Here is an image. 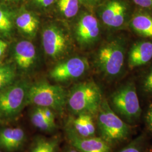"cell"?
Returning a JSON list of instances; mask_svg holds the SVG:
<instances>
[{
    "label": "cell",
    "instance_id": "cell-1",
    "mask_svg": "<svg viewBox=\"0 0 152 152\" xmlns=\"http://www.w3.org/2000/svg\"><path fill=\"white\" fill-rule=\"evenodd\" d=\"M98 126L100 137L111 147L127 140L131 132L130 126L114 112L105 99L98 111Z\"/></svg>",
    "mask_w": 152,
    "mask_h": 152
},
{
    "label": "cell",
    "instance_id": "cell-2",
    "mask_svg": "<svg viewBox=\"0 0 152 152\" xmlns=\"http://www.w3.org/2000/svg\"><path fill=\"white\" fill-rule=\"evenodd\" d=\"M102 101V92L98 85L94 82L86 81L72 88L66 102L73 113L93 115L98 113Z\"/></svg>",
    "mask_w": 152,
    "mask_h": 152
},
{
    "label": "cell",
    "instance_id": "cell-3",
    "mask_svg": "<svg viewBox=\"0 0 152 152\" xmlns=\"http://www.w3.org/2000/svg\"><path fill=\"white\" fill-rule=\"evenodd\" d=\"M126 51V42L122 37L104 44L99 49L96 62L99 69L108 77L114 78L122 73Z\"/></svg>",
    "mask_w": 152,
    "mask_h": 152
},
{
    "label": "cell",
    "instance_id": "cell-4",
    "mask_svg": "<svg viewBox=\"0 0 152 152\" xmlns=\"http://www.w3.org/2000/svg\"><path fill=\"white\" fill-rule=\"evenodd\" d=\"M110 102L114 112L127 122L134 123L140 117L141 107L134 82H127L115 90Z\"/></svg>",
    "mask_w": 152,
    "mask_h": 152
},
{
    "label": "cell",
    "instance_id": "cell-5",
    "mask_svg": "<svg viewBox=\"0 0 152 152\" xmlns=\"http://www.w3.org/2000/svg\"><path fill=\"white\" fill-rule=\"evenodd\" d=\"M67 96L65 90L60 86L39 82L29 87L27 103L61 112L67 102Z\"/></svg>",
    "mask_w": 152,
    "mask_h": 152
},
{
    "label": "cell",
    "instance_id": "cell-6",
    "mask_svg": "<svg viewBox=\"0 0 152 152\" xmlns=\"http://www.w3.org/2000/svg\"><path fill=\"white\" fill-rule=\"evenodd\" d=\"M130 0H104L98 7V15L104 24L120 30L129 24L134 11Z\"/></svg>",
    "mask_w": 152,
    "mask_h": 152
},
{
    "label": "cell",
    "instance_id": "cell-7",
    "mask_svg": "<svg viewBox=\"0 0 152 152\" xmlns=\"http://www.w3.org/2000/svg\"><path fill=\"white\" fill-rule=\"evenodd\" d=\"M29 86L26 82L13 83L0 90V119L16 117L27 103Z\"/></svg>",
    "mask_w": 152,
    "mask_h": 152
},
{
    "label": "cell",
    "instance_id": "cell-8",
    "mask_svg": "<svg viewBox=\"0 0 152 152\" xmlns=\"http://www.w3.org/2000/svg\"><path fill=\"white\" fill-rule=\"evenodd\" d=\"M88 68L87 60L81 57H75L55 66L50 75L56 81H65L83 76Z\"/></svg>",
    "mask_w": 152,
    "mask_h": 152
},
{
    "label": "cell",
    "instance_id": "cell-9",
    "mask_svg": "<svg viewBox=\"0 0 152 152\" xmlns=\"http://www.w3.org/2000/svg\"><path fill=\"white\" fill-rule=\"evenodd\" d=\"M65 133L71 145L80 152H112V147L100 137L80 136L70 125Z\"/></svg>",
    "mask_w": 152,
    "mask_h": 152
},
{
    "label": "cell",
    "instance_id": "cell-10",
    "mask_svg": "<svg viewBox=\"0 0 152 152\" xmlns=\"http://www.w3.org/2000/svg\"><path fill=\"white\" fill-rule=\"evenodd\" d=\"M45 53L53 58L60 57L68 49V40L63 31L54 26L46 28L42 35Z\"/></svg>",
    "mask_w": 152,
    "mask_h": 152
},
{
    "label": "cell",
    "instance_id": "cell-11",
    "mask_svg": "<svg viewBox=\"0 0 152 152\" xmlns=\"http://www.w3.org/2000/svg\"><path fill=\"white\" fill-rule=\"evenodd\" d=\"M100 32V24L97 18L91 13H83L76 28V38L79 44L84 46L94 44L99 37Z\"/></svg>",
    "mask_w": 152,
    "mask_h": 152
},
{
    "label": "cell",
    "instance_id": "cell-12",
    "mask_svg": "<svg viewBox=\"0 0 152 152\" xmlns=\"http://www.w3.org/2000/svg\"><path fill=\"white\" fill-rule=\"evenodd\" d=\"M26 140V134L20 127L0 129V149L14 152L20 149Z\"/></svg>",
    "mask_w": 152,
    "mask_h": 152
},
{
    "label": "cell",
    "instance_id": "cell-13",
    "mask_svg": "<svg viewBox=\"0 0 152 152\" xmlns=\"http://www.w3.org/2000/svg\"><path fill=\"white\" fill-rule=\"evenodd\" d=\"M152 59V41H140L133 44L128 54V65L132 69L148 63Z\"/></svg>",
    "mask_w": 152,
    "mask_h": 152
},
{
    "label": "cell",
    "instance_id": "cell-14",
    "mask_svg": "<svg viewBox=\"0 0 152 152\" xmlns=\"http://www.w3.org/2000/svg\"><path fill=\"white\" fill-rule=\"evenodd\" d=\"M151 11L140 8L132 14L129 23L134 32L142 37L152 38V14Z\"/></svg>",
    "mask_w": 152,
    "mask_h": 152
},
{
    "label": "cell",
    "instance_id": "cell-15",
    "mask_svg": "<svg viewBox=\"0 0 152 152\" xmlns=\"http://www.w3.org/2000/svg\"><path fill=\"white\" fill-rule=\"evenodd\" d=\"M36 57V49L31 42L22 41L16 44L14 49V58L19 67L24 69L31 68Z\"/></svg>",
    "mask_w": 152,
    "mask_h": 152
},
{
    "label": "cell",
    "instance_id": "cell-16",
    "mask_svg": "<svg viewBox=\"0 0 152 152\" xmlns=\"http://www.w3.org/2000/svg\"><path fill=\"white\" fill-rule=\"evenodd\" d=\"M16 26L22 32L28 35H34L38 28L39 22L36 16L28 11L19 14L15 20Z\"/></svg>",
    "mask_w": 152,
    "mask_h": 152
},
{
    "label": "cell",
    "instance_id": "cell-17",
    "mask_svg": "<svg viewBox=\"0 0 152 152\" xmlns=\"http://www.w3.org/2000/svg\"><path fill=\"white\" fill-rule=\"evenodd\" d=\"M59 142L58 137H39L33 142L29 152H57Z\"/></svg>",
    "mask_w": 152,
    "mask_h": 152
},
{
    "label": "cell",
    "instance_id": "cell-18",
    "mask_svg": "<svg viewBox=\"0 0 152 152\" xmlns=\"http://www.w3.org/2000/svg\"><path fill=\"white\" fill-rule=\"evenodd\" d=\"M30 118L32 125L40 130L52 132L56 127L45 118L42 107H36L34 109L30 115Z\"/></svg>",
    "mask_w": 152,
    "mask_h": 152
},
{
    "label": "cell",
    "instance_id": "cell-19",
    "mask_svg": "<svg viewBox=\"0 0 152 152\" xmlns=\"http://www.w3.org/2000/svg\"><path fill=\"white\" fill-rule=\"evenodd\" d=\"M81 0H58V6L60 12L67 18H71L78 14Z\"/></svg>",
    "mask_w": 152,
    "mask_h": 152
},
{
    "label": "cell",
    "instance_id": "cell-20",
    "mask_svg": "<svg viewBox=\"0 0 152 152\" xmlns=\"http://www.w3.org/2000/svg\"><path fill=\"white\" fill-rule=\"evenodd\" d=\"M15 77V71L11 66L0 65V90L13 83Z\"/></svg>",
    "mask_w": 152,
    "mask_h": 152
},
{
    "label": "cell",
    "instance_id": "cell-21",
    "mask_svg": "<svg viewBox=\"0 0 152 152\" xmlns=\"http://www.w3.org/2000/svg\"><path fill=\"white\" fill-rule=\"evenodd\" d=\"M13 27L12 13L5 7H0V32L9 33Z\"/></svg>",
    "mask_w": 152,
    "mask_h": 152
},
{
    "label": "cell",
    "instance_id": "cell-22",
    "mask_svg": "<svg viewBox=\"0 0 152 152\" xmlns=\"http://www.w3.org/2000/svg\"><path fill=\"white\" fill-rule=\"evenodd\" d=\"M70 126L77 134L82 137H89L85 122V113L78 114L76 118L70 120Z\"/></svg>",
    "mask_w": 152,
    "mask_h": 152
},
{
    "label": "cell",
    "instance_id": "cell-23",
    "mask_svg": "<svg viewBox=\"0 0 152 152\" xmlns=\"http://www.w3.org/2000/svg\"><path fill=\"white\" fill-rule=\"evenodd\" d=\"M144 137L138 136L129 144L122 149L119 152H142Z\"/></svg>",
    "mask_w": 152,
    "mask_h": 152
},
{
    "label": "cell",
    "instance_id": "cell-24",
    "mask_svg": "<svg viewBox=\"0 0 152 152\" xmlns=\"http://www.w3.org/2000/svg\"><path fill=\"white\" fill-rule=\"evenodd\" d=\"M142 89L148 94H152V68L144 77L142 82Z\"/></svg>",
    "mask_w": 152,
    "mask_h": 152
},
{
    "label": "cell",
    "instance_id": "cell-25",
    "mask_svg": "<svg viewBox=\"0 0 152 152\" xmlns=\"http://www.w3.org/2000/svg\"><path fill=\"white\" fill-rule=\"evenodd\" d=\"M85 122L87 128V132L89 137L95 136V126L92 118V115L90 114L85 113Z\"/></svg>",
    "mask_w": 152,
    "mask_h": 152
},
{
    "label": "cell",
    "instance_id": "cell-26",
    "mask_svg": "<svg viewBox=\"0 0 152 152\" xmlns=\"http://www.w3.org/2000/svg\"><path fill=\"white\" fill-rule=\"evenodd\" d=\"M43 112H44L45 118L47 120L50 124L51 125L56 126L55 124V115L53 109L47 108V107H42Z\"/></svg>",
    "mask_w": 152,
    "mask_h": 152
},
{
    "label": "cell",
    "instance_id": "cell-27",
    "mask_svg": "<svg viewBox=\"0 0 152 152\" xmlns=\"http://www.w3.org/2000/svg\"><path fill=\"white\" fill-rule=\"evenodd\" d=\"M145 122L148 130L152 132V104L150 105L145 114Z\"/></svg>",
    "mask_w": 152,
    "mask_h": 152
},
{
    "label": "cell",
    "instance_id": "cell-28",
    "mask_svg": "<svg viewBox=\"0 0 152 152\" xmlns=\"http://www.w3.org/2000/svg\"><path fill=\"white\" fill-rule=\"evenodd\" d=\"M55 1V0H34V2L39 7L46 8L53 5Z\"/></svg>",
    "mask_w": 152,
    "mask_h": 152
},
{
    "label": "cell",
    "instance_id": "cell-29",
    "mask_svg": "<svg viewBox=\"0 0 152 152\" xmlns=\"http://www.w3.org/2000/svg\"><path fill=\"white\" fill-rule=\"evenodd\" d=\"M104 0H81V2H83L86 5L89 7H95L100 5Z\"/></svg>",
    "mask_w": 152,
    "mask_h": 152
},
{
    "label": "cell",
    "instance_id": "cell-30",
    "mask_svg": "<svg viewBox=\"0 0 152 152\" xmlns=\"http://www.w3.org/2000/svg\"><path fill=\"white\" fill-rule=\"evenodd\" d=\"M7 44L2 40V39L0 38V58L4 55L6 49H7Z\"/></svg>",
    "mask_w": 152,
    "mask_h": 152
},
{
    "label": "cell",
    "instance_id": "cell-31",
    "mask_svg": "<svg viewBox=\"0 0 152 152\" xmlns=\"http://www.w3.org/2000/svg\"><path fill=\"white\" fill-rule=\"evenodd\" d=\"M65 152H80L78 151H77L76 149H75V148L73 149V148H71L68 149V151H66Z\"/></svg>",
    "mask_w": 152,
    "mask_h": 152
},
{
    "label": "cell",
    "instance_id": "cell-32",
    "mask_svg": "<svg viewBox=\"0 0 152 152\" xmlns=\"http://www.w3.org/2000/svg\"><path fill=\"white\" fill-rule=\"evenodd\" d=\"M6 1H15L16 0H5Z\"/></svg>",
    "mask_w": 152,
    "mask_h": 152
},
{
    "label": "cell",
    "instance_id": "cell-33",
    "mask_svg": "<svg viewBox=\"0 0 152 152\" xmlns=\"http://www.w3.org/2000/svg\"><path fill=\"white\" fill-rule=\"evenodd\" d=\"M152 152V151H151V152Z\"/></svg>",
    "mask_w": 152,
    "mask_h": 152
},
{
    "label": "cell",
    "instance_id": "cell-34",
    "mask_svg": "<svg viewBox=\"0 0 152 152\" xmlns=\"http://www.w3.org/2000/svg\"><path fill=\"white\" fill-rule=\"evenodd\" d=\"M0 121H1V119H0Z\"/></svg>",
    "mask_w": 152,
    "mask_h": 152
},
{
    "label": "cell",
    "instance_id": "cell-35",
    "mask_svg": "<svg viewBox=\"0 0 152 152\" xmlns=\"http://www.w3.org/2000/svg\"></svg>",
    "mask_w": 152,
    "mask_h": 152
}]
</instances>
